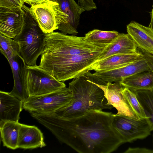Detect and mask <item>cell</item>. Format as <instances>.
Returning <instances> with one entry per match:
<instances>
[{
  "mask_svg": "<svg viewBox=\"0 0 153 153\" xmlns=\"http://www.w3.org/2000/svg\"><path fill=\"white\" fill-rule=\"evenodd\" d=\"M112 113L91 110L76 118L60 117L53 112L31 116L61 142L79 153H110L124 143L112 124Z\"/></svg>",
  "mask_w": 153,
  "mask_h": 153,
  "instance_id": "obj_1",
  "label": "cell"
},
{
  "mask_svg": "<svg viewBox=\"0 0 153 153\" xmlns=\"http://www.w3.org/2000/svg\"><path fill=\"white\" fill-rule=\"evenodd\" d=\"M107 82L89 71L69 83L72 94L71 102L61 108L54 113L65 119L78 117L91 110L111 109L103 91L96 83L105 85Z\"/></svg>",
  "mask_w": 153,
  "mask_h": 153,
  "instance_id": "obj_2",
  "label": "cell"
},
{
  "mask_svg": "<svg viewBox=\"0 0 153 153\" xmlns=\"http://www.w3.org/2000/svg\"><path fill=\"white\" fill-rule=\"evenodd\" d=\"M102 52L74 55L42 53L39 66L58 80L63 82L80 76L90 71Z\"/></svg>",
  "mask_w": 153,
  "mask_h": 153,
  "instance_id": "obj_3",
  "label": "cell"
},
{
  "mask_svg": "<svg viewBox=\"0 0 153 153\" xmlns=\"http://www.w3.org/2000/svg\"><path fill=\"white\" fill-rule=\"evenodd\" d=\"M110 44L90 42L85 41L83 37L53 31L46 34L42 53L56 55H74L102 52Z\"/></svg>",
  "mask_w": 153,
  "mask_h": 153,
  "instance_id": "obj_4",
  "label": "cell"
},
{
  "mask_svg": "<svg viewBox=\"0 0 153 153\" xmlns=\"http://www.w3.org/2000/svg\"><path fill=\"white\" fill-rule=\"evenodd\" d=\"M22 8L25 12V23L20 33L14 39L19 43L20 55L25 64L34 65L43 51L46 34L40 28L29 7L24 5Z\"/></svg>",
  "mask_w": 153,
  "mask_h": 153,
  "instance_id": "obj_5",
  "label": "cell"
},
{
  "mask_svg": "<svg viewBox=\"0 0 153 153\" xmlns=\"http://www.w3.org/2000/svg\"><path fill=\"white\" fill-rule=\"evenodd\" d=\"M23 73L29 97L47 94L66 87L64 83L57 80L39 65H25Z\"/></svg>",
  "mask_w": 153,
  "mask_h": 153,
  "instance_id": "obj_6",
  "label": "cell"
},
{
  "mask_svg": "<svg viewBox=\"0 0 153 153\" xmlns=\"http://www.w3.org/2000/svg\"><path fill=\"white\" fill-rule=\"evenodd\" d=\"M31 6L30 13L46 34L59 30L67 22L68 16L56 0H45Z\"/></svg>",
  "mask_w": 153,
  "mask_h": 153,
  "instance_id": "obj_7",
  "label": "cell"
},
{
  "mask_svg": "<svg viewBox=\"0 0 153 153\" xmlns=\"http://www.w3.org/2000/svg\"><path fill=\"white\" fill-rule=\"evenodd\" d=\"M72 99L71 91L65 87L47 94L29 97L23 102V107L30 113H51L68 105Z\"/></svg>",
  "mask_w": 153,
  "mask_h": 153,
  "instance_id": "obj_8",
  "label": "cell"
},
{
  "mask_svg": "<svg viewBox=\"0 0 153 153\" xmlns=\"http://www.w3.org/2000/svg\"><path fill=\"white\" fill-rule=\"evenodd\" d=\"M112 116L113 126L124 143L145 138L153 131L147 118L136 119L117 114Z\"/></svg>",
  "mask_w": 153,
  "mask_h": 153,
  "instance_id": "obj_9",
  "label": "cell"
},
{
  "mask_svg": "<svg viewBox=\"0 0 153 153\" xmlns=\"http://www.w3.org/2000/svg\"><path fill=\"white\" fill-rule=\"evenodd\" d=\"M25 12L21 8L0 7V34L14 39L25 23Z\"/></svg>",
  "mask_w": 153,
  "mask_h": 153,
  "instance_id": "obj_10",
  "label": "cell"
},
{
  "mask_svg": "<svg viewBox=\"0 0 153 153\" xmlns=\"http://www.w3.org/2000/svg\"><path fill=\"white\" fill-rule=\"evenodd\" d=\"M96 84L103 91L108 104L116 109L117 114L136 119L140 118L133 111L124 96L123 93V87L121 82H116L113 83L108 82L106 85Z\"/></svg>",
  "mask_w": 153,
  "mask_h": 153,
  "instance_id": "obj_11",
  "label": "cell"
},
{
  "mask_svg": "<svg viewBox=\"0 0 153 153\" xmlns=\"http://www.w3.org/2000/svg\"><path fill=\"white\" fill-rule=\"evenodd\" d=\"M150 70L143 57L128 65L115 69L96 71L93 74L107 82H121L127 77L139 72Z\"/></svg>",
  "mask_w": 153,
  "mask_h": 153,
  "instance_id": "obj_12",
  "label": "cell"
},
{
  "mask_svg": "<svg viewBox=\"0 0 153 153\" xmlns=\"http://www.w3.org/2000/svg\"><path fill=\"white\" fill-rule=\"evenodd\" d=\"M126 29L138 49L153 55V30L134 21L127 25Z\"/></svg>",
  "mask_w": 153,
  "mask_h": 153,
  "instance_id": "obj_13",
  "label": "cell"
},
{
  "mask_svg": "<svg viewBox=\"0 0 153 153\" xmlns=\"http://www.w3.org/2000/svg\"><path fill=\"white\" fill-rule=\"evenodd\" d=\"M23 102L10 93L0 91V124L6 122H19Z\"/></svg>",
  "mask_w": 153,
  "mask_h": 153,
  "instance_id": "obj_14",
  "label": "cell"
},
{
  "mask_svg": "<svg viewBox=\"0 0 153 153\" xmlns=\"http://www.w3.org/2000/svg\"><path fill=\"white\" fill-rule=\"evenodd\" d=\"M141 54L135 43L128 34L119 33L114 42L101 53L97 62L115 54Z\"/></svg>",
  "mask_w": 153,
  "mask_h": 153,
  "instance_id": "obj_15",
  "label": "cell"
},
{
  "mask_svg": "<svg viewBox=\"0 0 153 153\" xmlns=\"http://www.w3.org/2000/svg\"><path fill=\"white\" fill-rule=\"evenodd\" d=\"M63 12L68 16L67 22L59 30L65 34L77 35L82 13L85 11L74 0H55Z\"/></svg>",
  "mask_w": 153,
  "mask_h": 153,
  "instance_id": "obj_16",
  "label": "cell"
},
{
  "mask_svg": "<svg viewBox=\"0 0 153 153\" xmlns=\"http://www.w3.org/2000/svg\"><path fill=\"white\" fill-rule=\"evenodd\" d=\"M46 146L43 134L37 127L21 124L18 143L19 148L31 149Z\"/></svg>",
  "mask_w": 153,
  "mask_h": 153,
  "instance_id": "obj_17",
  "label": "cell"
},
{
  "mask_svg": "<svg viewBox=\"0 0 153 153\" xmlns=\"http://www.w3.org/2000/svg\"><path fill=\"white\" fill-rule=\"evenodd\" d=\"M12 71L14 81L10 93L23 102L29 97L24 81V68L25 65L21 56H16L9 62Z\"/></svg>",
  "mask_w": 153,
  "mask_h": 153,
  "instance_id": "obj_18",
  "label": "cell"
},
{
  "mask_svg": "<svg viewBox=\"0 0 153 153\" xmlns=\"http://www.w3.org/2000/svg\"><path fill=\"white\" fill-rule=\"evenodd\" d=\"M142 57V54L114 55L94 64L90 71H102L116 68L133 63Z\"/></svg>",
  "mask_w": 153,
  "mask_h": 153,
  "instance_id": "obj_19",
  "label": "cell"
},
{
  "mask_svg": "<svg viewBox=\"0 0 153 153\" xmlns=\"http://www.w3.org/2000/svg\"><path fill=\"white\" fill-rule=\"evenodd\" d=\"M121 84L123 87L133 91L153 89V74L147 71L135 74L123 79Z\"/></svg>",
  "mask_w": 153,
  "mask_h": 153,
  "instance_id": "obj_20",
  "label": "cell"
},
{
  "mask_svg": "<svg viewBox=\"0 0 153 153\" xmlns=\"http://www.w3.org/2000/svg\"><path fill=\"white\" fill-rule=\"evenodd\" d=\"M21 124L19 122L8 121L0 124L1 139L4 146L13 150L19 148L18 143Z\"/></svg>",
  "mask_w": 153,
  "mask_h": 153,
  "instance_id": "obj_21",
  "label": "cell"
},
{
  "mask_svg": "<svg viewBox=\"0 0 153 153\" xmlns=\"http://www.w3.org/2000/svg\"><path fill=\"white\" fill-rule=\"evenodd\" d=\"M119 33L115 31H105L94 29L85 34L84 40L86 42L106 44L112 43Z\"/></svg>",
  "mask_w": 153,
  "mask_h": 153,
  "instance_id": "obj_22",
  "label": "cell"
},
{
  "mask_svg": "<svg viewBox=\"0 0 153 153\" xmlns=\"http://www.w3.org/2000/svg\"><path fill=\"white\" fill-rule=\"evenodd\" d=\"M134 91L153 128V89Z\"/></svg>",
  "mask_w": 153,
  "mask_h": 153,
  "instance_id": "obj_23",
  "label": "cell"
},
{
  "mask_svg": "<svg viewBox=\"0 0 153 153\" xmlns=\"http://www.w3.org/2000/svg\"><path fill=\"white\" fill-rule=\"evenodd\" d=\"M0 50L1 53L9 62L16 56H21L18 43L14 39L0 34Z\"/></svg>",
  "mask_w": 153,
  "mask_h": 153,
  "instance_id": "obj_24",
  "label": "cell"
},
{
  "mask_svg": "<svg viewBox=\"0 0 153 153\" xmlns=\"http://www.w3.org/2000/svg\"><path fill=\"white\" fill-rule=\"evenodd\" d=\"M123 93L133 111L140 118H147L134 91L123 87Z\"/></svg>",
  "mask_w": 153,
  "mask_h": 153,
  "instance_id": "obj_25",
  "label": "cell"
},
{
  "mask_svg": "<svg viewBox=\"0 0 153 153\" xmlns=\"http://www.w3.org/2000/svg\"><path fill=\"white\" fill-rule=\"evenodd\" d=\"M24 3L23 0H0V7L22 8Z\"/></svg>",
  "mask_w": 153,
  "mask_h": 153,
  "instance_id": "obj_26",
  "label": "cell"
},
{
  "mask_svg": "<svg viewBox=\"0 0 153 153\" xmlns=\"http://www.w3.org/2000/svg\"><path fill=\"white\" fill-rule=\"evenodd\" d=\"M78 4L85 11H89L97 8L93 0H78Z\"/></svg>",
  "mask_w": 153,
  "mask_h": 153,
  "instance_id": "obj_27",
  "label": "cell"
},
{
  "mask_svg": "<svg viewBox=\"0 0 153 153\" xmlns=\"http://www.w3.org/2000/svg\"><path fill=\"white\" fill-rule=\"evenodd\" d=\"M143 58L146 62L150 70L153 74V55L146 52L140 51Z\"/></svg>",
  "mask_w": 153,
  "mask_h": 153,
  "instance_id": "obj_28",
  "label": "cell"
},
{
  "mask_svg": "<svg viewBox=\"0 0 153 153\" xmlns=\"http://www.w3.org/2000/svg\"><path fill=\"white\" fill-rule=\"evenodd\" d=\"M125 153H153V150L143 148H129Z\"/></svg>",
  "mask_w": 153,
  "mask_h": 153,
  "instance_id": "obj_29",
  "label": "cell"
},
{
  "mask_svg": "<svg viewBox=\"0 0 153 153\" xmlns=\"http://www.w3.org/2000/svg\"><path fill=\"white\" fill-rule=\"evenodd\" d=\"M44 0H23L25 3L29 4L30 5L41 2Z\"/></svg>",
  "mask_w": 153,
  "mask_h": 153,
  "instance_id": "obj_30",
  "label": "cell"
},
{
  "mask_svg": "<svg viewBox=\"0 0 153 153\" xmlns=\"http://www.w3.org/2000/svg\"><path fill=\"white\" fill-rule=\"evenodd\" d=\"M151 21L149 27L153 30V5L152 8L150 13Z\"/></svg>",
  "mask_w": 153,
  "mask_h": 153,
  "instance_id": "obj_31",
  "label": "cell"
},
{
  "mask_svg": "<svg viewBox=\"0 0 153 153\" xmlns=\"http://www.w3.org/2000/svg\"></svg>",
  "mask_w": 153,
  "mask_h": 153,
  "instance_id": "obj_32",
  "label": "cell"
},
{
  "mask_svg": "<svg viewBox=\"0 0 153 153\" xmlns=\"http://www.w3.org/2000/svg\"></svg>",
  "mask_w": 153,
  "mask_h": 153,
  "instance_id": "obj_33",
  "label": "cell"
}]
</instances>
